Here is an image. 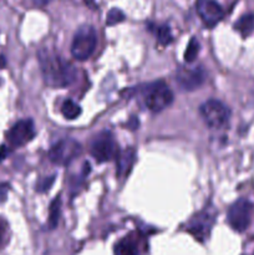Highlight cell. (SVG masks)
<instances>
[{
  "mask_svg": "<svg viewBox=\"0 0 254 255\" xmlns=\"http://www.w3.org/2000/svg\"><path fill=\"white\" fill-rule=\"evenodd\" d=\"M40 69L45 84L51 87H67L76 79V70L56 51L42 47L37 52Z\"/></svg>",
  "mask_w": 254,
  "mask_h": 255,
  "instance_id": "obj_1",
  "label": "cell"
},
{
  "mask_svg": "<svg viewBox=\"0 0 254 255\" xmlns=\"http://www.w3.org/2000/svg\"><path fill=\"white\" fill-rule=\"evenodd\" d=\"M97 45V34L91 25H82L75 32L71 54L79 61H85L94 54Z\"/></svg>",
  "mask_w": 254,
  "mask_h": 255,
  "instance_id": "obj_2",
  "label": "cell"
},
{
  "mask_svg": "<svg viewBox=\"0 0 254 255\" xmlns=\"http://www.w3.org/2000/svg\"><path fill=\"white\" fill-rule=\"evenodd\" d=\"M119 152V144L110 131L97 133L90 143V153L99 163L112 161L116 158Z\"/></svg>",
  "mask_w": 254,
  "mask_h": 255,
  "instance_id": "obj_3",
  "label": "cell"
},
{
  "mask_svg": "<svg viewBox=\"0 0 254 255\" xmlns=\"http://www.w3.org/2000/svg\"><path fill=\"white\" fill-rule=\"evenodd\" d=\"M173 102V92L163 81L148 85L144 90V104L151 112H161Z\"/></svg>",
  "mask_w": 254,
  "mask_h": 255,
  "instance_id": "obj_4",
  "label": "cell"
},
{
  "mask_svg": "<svg viewBox=\"0 0 254 255\" xmlns=\"http://www.w3.org/2000/svg\"><path fill=\"white\" fill-rule=\"evenodd\" d=\"M199 114L207 126L219 129L226 126L231 119V111L223 102L218 100H208L199 107Z\"/></svg>",
  "mask_w": 254,
  "mask_h": 255,
  "instance_id": "obj_5",
  "label": "cell"
},
{
  "mask_svg": "<svg viewBox=\"0 0 254 255\" xmlns=\"http://www.w3.org/2000/svg\"><path fill=\"white\" fill-rule=\"evenodd\" d=\"M82 147L72 138H64L55 143L49 151V159L57 166H69L81 154Z\"/></svg>",
  "mask_w": 254,
  "mask_h": 255,
  "instance_id": "obj_6",
  "label": "cell"
},
{
  "mask_svg": "<svg viewBox=\"0 0 254 255\" xmlns=\"http://www.w3.org/2000/svg\"><path fill=\"white\" fill-rule=\"evenodd\" d=\"M253 204L247 199H238L231 206L228 211V223L236 232L247 231L252 221Z\"/></svg>",
  "mask_w": 254,
  "mask_h": 255,
  "instance_id": "obj_7",
  "label": "cell"
},
{
  "mask_svg": "<svg viewBox=\"0 0 254 255\" xmlns=\"http://www.w3.org/2000/svg\"><path fill=\"white\" fill-rule=\"evenodd\" d=\"M213 224L214 216L208 209H204V211L194 214L193 218L187 224V231L199 242H204L206 239H208Z\"/></svg>",
  "mask_w": 254,
  "mask_h": 255,
  "instance_id": "obj_8",
  "label": "cell"
},
{
  "mask_svg": "<svg viewBox=\"0 0 254 255\" xmlns=\"http://www.w3.org/2000/svg\"><path fill=\"white\" fill-rule=\"evenodd\" d=\"M36 134L35 125L32 120H21L17 121L6 134V139L11 147H21L29 143Z\"/></svg>",
  "mask_w": 254,
  "mask_h": 255,
  "instance_id": "obj_9",
  "label": "cell"
},
{
  "mask_svg": "<svg viewBox=\"0 0 254 255\" xmlns=\"http://www.w3.org/2000/svg\"><path fill=\"white\" fill-rule=\"evenodd\" d=\"M176 81L184 91H194L206 81V72L202 67H179L176 74Z\"/></svg>",
  "mask_w": 254,
  "mask_h": 255,
  "instance_id": "obj_10",
  "label": "cell"
},
{
  "mask_svg": "<svg viewBox=\"0 0 254 255\" xmlns=\"http://www.w3.org/2000/svg\"><path fill=\"white\" fill-rule=\"evenodd\" d=\"M197 12L201 16L202 21L208 27H213L223 19V9L216 0H198L197 1Z\"/></svg>",
  "mask_w": 254,
  "mask_h": 255,
  "instance_id": "obj_11",
  "label": "cell"
},
{
  "mask_svg": "<svg viewBox=\"0 0 254 255\" xmlns=\"http://www.w3.org/2000/svg\"><path fill=\"white\" fill-rule=\"evenodd\" d=\"M117 159V177H127L133 167L136 161V151L134 148H127L125 151L119 152Z\"/></svg>",
  "mask_w": 254,
  "mask_h": 255,
  "instance_id": "obj_12",
  "label": "cell"
},
{
  "mask_svg": "<svg viewBox=\"0 0 254 255\" xmlns=\"http://www.w3.org/2000/svg\"><path fill=\"white\" fill-rule=\"evenodd\" d=\"M234 29L243 37H248L254 31V14H246L234 24Z\"/></svg>",
  "mask_w": 254,
  "mask_h": 255,
  "instance_id": "obj_13",
  "label": "cell"
},
{
  "mask_svg": "<svg viewBox=\"0 0 254 255\" xmlns=\"http://www.w3.org/2000/svg\"><path fill=\"white\" fill-rule=\"evenodd\" d=\"M60 214H61V197L57 196L51 202L49 208V221H47V224H49L50 229L56 228L60 221Z\"/></svg>",
  "mask_w": 254,
  "mask_h": 255,
  "instance_id": "obj_14",
  "label": "cell"
},
{
  "mask_svg": "<svg viewBox=\"0 0 254 255\" xmlns=\"http://www.w3.org/2000/svg\"><path fill=\"white\" fill-rule=\"evenodd\" d=\"M115 255H138V249L134 242L129 238H124L115 247Z\"/></svg>",
  "mask_w": 254,
  "mask_h": 255,
  "instance_id": "obj_15",
  "label": "cell"
},
{
  "mask_svg": "<svg viewBox=\"0 0 254 255\" xmlns=\"http://www.w3.org/2000/svg\"><path fill=\"white\" fill-rule=\"evenodd\" d=\"M61 114L66 120H75L81 115V107L72 100H65L61 106Z\"/></svg>",
  "mask_w": 254,
  "mask_h": 255,
  "instance_id": "obj_16",
  "label": "cell"
},
{
  "mask_svg": "<svg viewBox=\"0 0 254 255\" xmlns=\"http://www.w3.org/2000/svg\"><path fill=\"white\" fill-rule=\"evenodd\" d=\"M157 41L162 46H167L173 41V35H172L171 27L168 25H159L156 27Z\"/></svg>",
  "mask_w": 254,
  "mask_h": 255,
  "instance_id": "obj_17",
  "label": "cell"
},
{
  "mask_svg": "<svg viewBox=\"0 0 254 255\" xmlns=\"http://www.w3.org/2000/svg\"><path fill=\"white\" fill-rule=\"evenodd\" d=\"M199 50H201V45H199V41L196 39V37H192L189 40L188 45H187V49L184 51V61L187 64H191L194 60L198 57Z\"/></svg>",
  "mask_w": 254,
  "mask_h": 255,
  "instance_id": "obj_18",
  "label": "cell"
},
{
  "mask_svg": "<svg viewBox=\"0 0 254 255\" xmlns=\"http://www.w3.org/2000/svg\"><path fill=\"white\" fill-rule=\"evenodd\" d=\"M125 19H126V16H125L124 11L117 9V7H114V9L110 10L109 14H107L106 24L109 25V26H112V25H116L119 24V22H122Z\"/></svg>",
  "mask_w": 254,
  "mask_h": 255,
  "instance_id": "obj_19",
  "label": "cell"
},
{
  "mask_svg": "<svg viewBox=\"0 0 254 255\" xmlns=\"http://www.w3.org/2000/svg\"><path fill=\"white\" fill-rule=\"evenodd\" d=\"M54 182H55V176H50V177H46V178L41 179V181L37 183L36 191L39 192V193H46L47 191L51 189Z\"/></svg>",
  "mask_w": 254,
  "mask_h": 255,
  "instance_id": "obj_20",
  "label": "cell"
},
{
  "mask_svg": "<svg viewBox=\"0 0 254 255\" xmlns=\"http://www.w3.org/2000/svg\"><path fill=\"white\" fill-rule=\"evenodd\" d=\"M10 191L9 183H0V204L4 203L7 198V194Z\"/></svg>",
  "mask_w": 254,
  "mask_h": 255,
  "instance_id": "obj_21",
  "label": "cell"
},
{
  "mask_svg": "<svg viewBox=\"0 0 254 255\" xmlns=\"http://www.w3.org/2000/svg\"><path fill=\"white\" fill-rule=\"evenodd\" d=\"M6 231H7L6 222H5L2 218H0V246H1L2 242H4L5 236H6Z\"/></svg>",
  "mask_w": 254,
  "mask_h": 255,
  "instance_id": "obj_22",
  "label": "cell"
},
{
  "mask_svg": "<svg viewBox=\"0 0 254 255\" xmlns=\"http://www.w3.org/2000/svg\"><path fill=\"white\" fill-rule=\"evenodd\" d=\"M10 153V149L7 148L6 146H1L0 147V162L4 161L5 158L7 157V154Z\"/></svg>",
  "mask_w": 254,
  "mask_h": 255,
  "instance_id": "obj_23",
  "label": "cell"
},
{
  "mask_svg": "<svg viewBox=\"0 0 254 255\" xmlns=\"http://www.w3.org/2000/svg\"><path fill=\"white\" fill-rule=\"evenodd\" d=\"M32 2H34L36 6L41 7V6H45V5H47L50 2V0H32Z\"/></svg>",
  "mask_w": 254,
  "mask_h": 255,
  "instance_id": "obj_24",
  "label": "cell"
},
{
  "mask_svg": "<svg viewBox=\"0 0 254 255\" xmlns=\"http://www.w3.org/2000/svg\"><path fill=\"white\" fill-rule=\"evenodd\" d=\"M128 126H129V128H132V129L137 128V126H138V120H137L136 117H132L131 121H129V124H128Z\"/></svg>",
  "mask_w": 254,
  "mask_h": 255,
  "instance_id": "obj_25",
  "label": "cell"
}]
</instances>
